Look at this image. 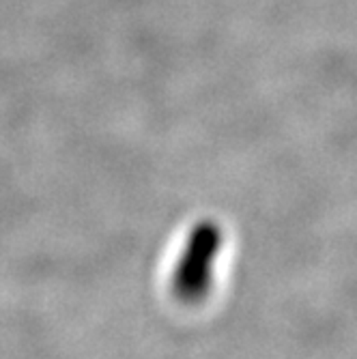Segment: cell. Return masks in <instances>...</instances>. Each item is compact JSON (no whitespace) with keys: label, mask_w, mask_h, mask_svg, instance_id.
Instances as JSON below:
<instances>
[{"label":"cell","mask_w":357,"mask_h":359,"mask_svg":"<svg viewBox=\"0 0 357 359\" xmlns=\"http://www.w3.org/2000/svg\"><path fill=\"white\" fill-rule=\"evenodd\" d=\"M222 245L224 233L217 222L201 219L191 226L170 278L173 295L181 304L198 306L209 297Z\"/></svg>","instance_id":"6da1fadb"}]
</instances>
